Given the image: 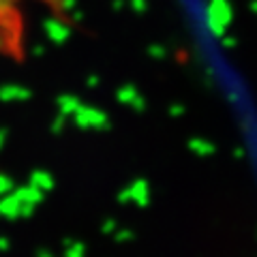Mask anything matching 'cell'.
I'll list each match as a JSON object with an SVG mask.
<instances>
[{"label":"cell","instance_id":"4316f807","mask_svg":"<svg viewBox=\"0 0 257 257\" xmlns=\"http://www.w3.org/2000/svg\"><path fill=\"white\" fill-rule=\"evenodd\" d=\"M0 50H3V41H0Z\"/></svg>","mask_w":257,"mask_h":257},{"label":"cell","instance_id":"5b68a950","mask_svg":"<svg viewBox=\"0 0 257 257\" xmlns=\"http://www.w3.org/2000/svg\"><path fill=\"white\" fill-rule=\"evenodd\" d=\"M126 197H128V202L138 204L140 208L148 206V199H150V193H148V184L144 182V180H138V182H133L131 187L126 189Z\"/></svg>","mask_w":257,"mask_h":257},{"label":"cell","instance_id":"44dd1931","mask_svg":"<svg viewBox=\"0 0 257 257\" xmlns=\"http://www.w3.org/2000/svg\"><path fill=\"white\" fill-rule=\"evenodd\" d=\"M170 114H172V116H180V114H182V107H180V105L170 107Z\"/></svg>","mask_w":257,"mask_h":257},{"label":"cell","instance_id":"ba28073f","mask_svg":"<svg viewBox=\"0 0 257 257\" xmlns=\"http://www.w3.org/2000/svg\"><path fill=\"white\" fill-rule=\"evenodd\" d=\"M116 96H118L120 103H124V105H131L135 109H144V99L138 94V90H135L133 86H122L116 92Z\"/></svg>","mask_w":257,"mask_h":257},{"label":"cell","instance_id":"ffe728a7","mask_svg":"<svg viewBox=\"0 0 257 257\" xmlns=\"http://www.w3.org/2000/svg\"><path fill=\"white\" fill-rule=\"evenodd\" d=\"M60 7H62L64 11H69V9H73V7H75V0H62Z\"/></svg>","mask_w":257,"mask_h":257},{"label":"cell","instance_id":"e0dca14e","mask_svg":"<svg viewBox=\"0 0 257 257\" xmlns=\"http://www.w3.org/2000/svg\"><path fill=\"white\" fill-rule=\"evenodd\" d=\"M64 118H67L64 114H60L58 118H56V122H54V126H52V131H54V133H60V128H62V124H64Z\"/></svg>","mask_w":257,"mask_h":257},{"label":"cell","instance_id":"cb8c5ba5","mask_svg":"<svg viewBox=\"0 0 257 257\" xmlns=\"http://www.w3.org/2000/svg\"><path fill=\"white\" fill-rule=\"evenodd\" d=\"M96 84H99V79H96V77H90V79H88V86H90V88H96Z\"/></svg>","mask_w":257,"mask_h":257},{"label":"cell","instance_id":"6da1fadb","mask_svg":"<svg viewBox=\"0 0 257 257\" xmlns=\"http://www.w3.org/2000/svg\"><path fill=\"white\" fill-rule=\"evenodd\" d=\"M75 118V124L79 128H107L109 122H107V116L103 111L94 109V107H88V105H79L77 111L73 114Z\"/></svg>","mask_w":257,"mask_h":257},{"label":"cell","instance_id":"277c9868","mask_svg":"<svg viewBox=\"0 0 257 257\" xmlns=\"http://www.w3.org/2000/svg\"><path fill=\"white\" fill-rule=\"evenodd\" d=\"M20 204L22 202L13 195V191L3 195L0 197V216H3V219H9V221L20 219Z\"/></svg>","mask_w":257,"mask_h":257},{"label":"cell","instance_id":"603a6c76","mask_svg":"<svg viewBox=\"0 0 257 257\" xmlns=\"http://www.w3.org/2000/svg\"><path fill=\"white\" fill-rule=\"evenodd\" d=\"M0 248H3V251H7V248H9V240H7V238H0Z\"/></svg>","mask_w":257,"mask_h":257},{"label":"cell","instance_id":"5bb4252c","mask_svg":"<svg viewBox=\"0 0 257 257\" xmlns=\"http://www.w3.org/2000/svg\"><path fill=\"white\" fill-rule=\"evenodd\" d=\"M35 204H20V216H24V219H26V216H30L32 212H35Z\"/></svg>","mask_w":257,"mask_h":257},{"label":"cell","instance_id":"30bf717a","mask_svg":"<svg viewBox=\"0 0 257 257\" xmlns=\"http://www.w3.org/2000/svg\"><path fill=\"white\" fill-rule=\"evenodd\" d=\"M79 105H82V101H79L77 96H73V94H62L60 99H58L60 114H64V116H69V114H75Z\"/></svg>","mask_w":257,"mask_h":257},{"label":"cell","instance_id":"ac0fdd59","mask_svg":"<svg viewBox=\"0 0 257 257\" xmlns=\"http://www.w3.org/2000/svg\"><path fill=\"white\" fill-rule=\"evenodd\" d=\"M131 7L135 11H146V0H131Z\"/></svg>","mask_w":257,"mask_h":257},{"label":"cell","instance_id":"d6986e66","mask_svg":"<svg viewBox=\"0 0 257 257\" xmlns=\"http://www.w3.org/2000/svg\"><path fill=\"white\" fill-rule=\"evenodd\" d=\"M114 229H116V223L114 221H105V225H103V231H105V234H111Z\"/></svg>","mask_w":257,"mask_h":257},{"label":"cell","instance_id":"d4e9b609","mask_svg":"<svg viewBox=\"0 0 257 257\" xmlns=\"http://www.w3.org/2000/svg\"><path fill=\"white\" fill-rule=\"evenodd\" d=\"M5 140H7V133L0 131V150H3V146H5Z\"/></svg>","mask_w":257,"mask_h":257},{"label":"cell","instance_id":"4fadbf2b","mask_svg":"<svg viewBox=\"0 0 257 257\" xmlns=\"http://www.w3.org/2000/svg\"><path fill=\"white\" fill-rule=\"evenodd\" d=\"M64 253H67L69 257H82V255L86 253V246H84V244H79V242H75V244H67Z\"/></svg>","mask_w":257,"mask_h":257},{"label":"cell","instance_id":"8fae6325","mask_svg":"<svg viewBox=\"0 0 257 257\" xmlns=\"http://www.w3.org/2000/svg\"><path fill=\"white\" fill-rule=\"evenodd\" d=\"M189 148L195 152V155H199V157H208V155H212V152H214L212 144L202 142V140H191V142H189Z\"/></svg>","mask_w":257,"mask_h":257},{"label":"cell","instance_id":"2e32d148","mask_svg":"<svg viewBox=\"0 0 257 257\" xmlns=\"http://www.w3.org/2000/svg\"><path fill=\"white\" fill-rule=\"evenodd\" d=\"M116 240H118V242H128V240H133V234H131V231H118Z\"/></svg>","mask_w":257,"mask_h":257},{"label":"cell","instance_id":"9c48e42d","mask_svg":"<svg viewBox=\"0 0 257 257\" xmlns=\"http://www.w3.org/2000/svg\"><path fill=\"white\" fill-rule=\"evenodd\" d=\"M30 184H35L37 189H41L43 193H47V191L54 189V178L47 172L39 170V172H32L30 174Z\"/></svg>","mask_w":257,"mask_h":257},{"label":"cell","instance_id":"7c38bea8","mask_svg":"<svg viewBox=\"0 0 257 257\" xmlns=\"http://www.w3.org/2000/svg\"><path fill=\"white\" fill-rule=\"evenodd\" d=\"M15 187H13V180L9 178V176H5V174H0V197L7 195V193H11Z\"/></svg>","mask_w":257,"mask_h":257},{"label":"cell","instance_id":"7402d4cb","mask_svg":"<svg viewBox=\"0 0 257 257\" xmlns=\"http://www.w3.org/2000/svg\"><path fill=\"white\" fill-rule=\"evenodd\" d=\"M13 3V0H0V13H3L5 9H7V7H9Z\"/></svg>","mask_w":257,"mask_h":257},{"label":"cell","instance_id":"9a60e30c","mask_svg":"<svg viewBox=\"0 0 257 257\" xmlns=\"http://www.w3.org/2000/svg\"><path fill=\"white\" fill-rule=\"evenodd\" d=\"M150 56L152 58H165V50L161 45H152L150 47Z\"/></svg>","mask_w":257,"mask_h":257},{"label":"cell","instance_id":"7a4b0ae2","mask_svg":"<svg viewBox=\"0 0 257 257\" xmlns=\"http://www.w3.org/2000/svg\"><path fill=\"white\" fill-rule=\"evenodd\" d=\"M43 28H45L47 39L54 41V43H64L71 37V28L67 26V24H62L60 20H56V18H47Z\"/></svg>","mask_w":257,"mask_h":257},{"label":"cell","instance_id":"484cf974","mask_svg":"<svg viewBox=\"0 0 257 257\" xmlns=\"http://www.w3.org/2000/svg\"><path fill=\"white\" fill-rule=\"evenodd\" d=\"M35 54H37V56H41V54H43V47H41V45H37V47H35Z\"/></svg>","mask_w":257,"mask_h":257},{"label":"cell","instance_id":"52a82bcc","mask_svg":"<svg viewBox=\"0 0 257 257\" xmlns=\"http://www.w3.org/2000/svg\"><path fill=\"white\" fill-rule=\"evenodd\" d=\"M212 7L216 9V7H223V18H210V28L214 35H223V30H225V24L229 22V7L225 0H212ZM210 15H221V13H214L210 9Z\"/></svg>","mask_w":257,"mask_h":257},{"label":"cell","instance_id":"3957f363","mask_svg":"<svg viewBox=\"0 0 257 257\" xmlns=\"http://www.w3.org/2000/svg\"><path fill=\"white\" fill-rule=\"evenodd\" d=\"M32 96V92L28 88L18 86V84H7L0 88V101L3 103H24Z\"/></svg>","mask_w":257,"mask_h":257},{"label":"cell","instance_id":"8992f818","mask_svg":"<svg viewBox=\"0 0 257 257\" xmlns=\"http://www.w3.org/2000/svg\"><path fill=\"white\" fill-rule=\"evenodd\" d=\"M13 195L18 197L22 204H35V206H39V204L43 202V195H45V193H43L41 189H37L35 184H28V187L15 189Z\"/></svg>","mask_w":257,"mask_h":257}]
</instances>
